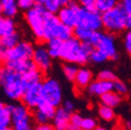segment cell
Masks as SVG:
<instances>
[{"instance_id":"1","label":"cell","mask_w":131,"mask_h":130,"mask_svg":"<svg viewBox=\"0 0 131 130\" xmlns=\"http://www.w3.org/2000/svg\"><path fill=\"white\" fill-rule=\"evenodd\" d=\"M94 48L95 47L91 43L80 42L76 38L72 37L62 41L58 57L68 62L83 64L89 60V56Z\"/></svg>"},{"instance_id":"2","label":"cell","mask_w":131,"mask_h":130,"mask_svg":"<svg viewBox=\"0 0 131 130\" xmlns=\"http://www.w3.org/2000/svg\"><path fill=\"white\" fill-rule=\"evenodd\" d=\"M0 85L9 100H21L25 92L22 75L6 66H0Z\"/></svg>"},{"instance_id":"3","label":"cell","mask_w":131,"mask_h":130,"mask_svg":"<svg viewBox=\"0 0 131 130\" xmlns=\"http://www.w3.org/2000/svg\"><path fill=\"white\" fill-rule=\"evenodd\" d=\"M73 37V29L62 24L56 15H47L44 22V35L43 41H48L50 39H59L60 41H66Z\"/></svg>"},{"instance_id":"4","label":"cell","mask_w":131,"mask_h":130,"mask_svg":"<svg viewBox=\"0 0 131 130\" xmlns=\"http://www.w3.org/2000/svg\"><path fill=\"white\" fill-rule=\"evenodd\" d=\"M127 13L121 4H118L113 8L102 13V27H104L109 32H119L125 27Z\"/></svg>"},{"instance_id":"5","label":"cell","mask_w":131,"mask_h":130,"mask_svg":"<svg viewBox=\"0 0 131 130\" xmlns=\"http://www.w3.org/2000/svg\"><path fill=\"white\" fill-rule=\"evenodd\" d=\"M49 13L43 7V5L36 3L35 6H32L28 10H26L25 19L27 24L29 25L30 29L34 32L35 37L43 41V35H44V22Z\"/></svg>"},{"instance_id":"6","label":"cell","mask_w":131,"mask_h":130,"mask_svg":"<svg viewBox=\"0 0 131 130\" xmlns=\"http://www.w3.org/2000/svg\"><path fill=\"white\" fill-rule=\"evenodd\" d=\"M13 130H34L29 108L22 103L9 105Z\"/></svg>"},{"instance_id":"7","label":"cell","mask_w":131,"mask_h":130,"mask_svg":"<svg viewBox=\"0 0 131 130\" xmlns=\"http://www.w3.org/2000/svg\"><path fill=\"white\" fill-rule=\"evenodd\" d=\"M77 26H81L88 28L92 31L100 30L102 28V18L101 14L96 8L88 9L84 7H81L78 10V20Z\"/></svg>"},{"instance_id":"8","label":"cell","mask_w":131,"mask_h":130,"mask_svg":"<svg viewBox=\"0 0 131 130\" xmlns=\"http://www.w3.org/2000/svg\"><path fill=\"white\" fill-rule=\"evenodd\" d=\"M42 99L54 107L59 106L62 99L61 88L57 80L49 78L42 82Z\"/></svg>"},{"instance_id":"9","label":"cell","mask_w":131,"mask_h":130,"mask_svg":"<svg viewBox=\"0 0 131 130\" xmlns=\"http://www.w3.org/2000/svg\"><path fill=\"white\" fill-rule=\"evenodd\" d=\"M79 8L80 6L75 0H70L67 5L60 7V9L57 13V18L62 24L73 29L77 26Z\"/></svg>"},{"instance_id":"10","label":"cell","mask_w":131,"mask_h":130,"mask_svg":"<svg viewBox=\"0 0 131 130\" xmlns=\"http://www.w3.org/2000/svg\"><path fill=\"white\" fill-rule=\"evenodd\" d=\"M35 48L29 42L20 41L16 46L7 50L6 61H15V60H27L32 58Z\"/></svg>"},{"instance_id":"11","label":"cell","mask_w":131,"mask_h":130,"mask_svg":"<svg viewBox=\"0 0 131 130\" xmlns=\"http://www.w3.org/2000/svg\"><path fill=\"white\" fill-rule=\"evenodd\" d=\"M21 100L28 108H36L42 99V82L31 84L25 89Z\"/></svg>"},{"instance_id":"12","label":"cell","mask_w":131,"mask_h":130,"mask_svg":"<svg viewBox=\"0 0 131 130\" xmlns=\"http://www.w3.org/2000/svg\"><path fill=\"white\" fill-rule=\"evenodd\" d=\"M96 49L102 52L107 59H117V48L114 43V38L110 34H102L99 42L95 46Z\"/></svg>"},{"instance_id":"13","label":"cell","mask_w":131,"mask_h":130,"mask_svg":"<svg viewBox=\"0 0 131 130\" xmlns=\"http://www.w3.org/2000/svg\"><path fill=\"white\" fill-rule=\"evenodd\" d=\"M31 59L36 68L41 72H48L51 67V56L49 55L47 48L43 46H40L34 50Z\"/></svg>"},{"instance_id":"14","label":"cell","mask_w":131,"mask_h":130,"mask_svg":"<svg viewBox=\"0 0 131 130\" xmlns=\"http://www.w3.org/2000/svg\"><path fill=\"white\" fill-rule=\"evenodd\" d=\"M112 81L97 79L89 84V93L94 96H102L103 94L112 91Z\"/></svg>"},{"instance_id":"15","label":"cell","mask_w":131,"mask_h":130,"mask_svg":"<svg viewBox=\"0 0 131 130\" xmlns=\"http://www.w3.org/2000/svg\"><path fill=\"white\" fill-rule=\"evenodd\" d=\"M5 66L8 67L9 69L14 70L19 74H24L32 69H36V66L32 59H27V60H15V61H5Z\"/></svg>"},{"instance_id":"16","label":"cell","mask_w":131,"mask_h":130,"mask_svg":"<svg viewBox=\"0 0 131 130\" xmlns=\"http://www.w3.org/2000/svg\"><path fill=\"white\" fill-rule=\"evenodd\" d=\"M70 117H71V112L68 110H66L62 107L56 108L55 113L53 117V123L56 128H64L67 129V127L70 124Z\"/></svg>"},{"instance_id":"17","label":"cell","mask_w":131,"mask_h":130,"mask_svg":"<svg viewBox=\"0 0 131 130\" xmlns=\"http://www.w3.org/2000/svg\"><path fill=\"white\" fill-rule=\"evenodd\" d=\"M93 79V74L90 70L88 69H78L76 76L74 78V81L78 88L83 89L85 86H88Z\"/></svg>"},{"instance_id":"18","label":"cell","mask_w":131,"mask_h":130,"mask_svg":"<svg viewBox=\"0 0 131 130\" xmlns=\"http://www.w3.org/2000/svg\"><path fill=\"white\" fill-rule=\"evenodd\" d=\"M16 32V24L13 18L0 16V38Z\"/></svg>"},{"instance_id":"19","label":"cell","mask_w":131,"mask_h":130,"mask_svg":"<svg viewBox=\"0 0 131 130\" xmlns=\"http://www.w3.org/2000/svg\"><path fill=\"white\" fill-rule=\"evenodd\" d=\"M1 2V13L3 16L8 18H14L17 16L19 7L17 4V0H0Z\"/></svg>"},{"instance_id":"20","label":"cell","mask_w":131,"mask_h":130,"mask_svg":"<svg viewBox=\"0 0 131 130\" xmlns=\"http://www.w3.org/2000/svg\"><path fill=\"white\" fill-rule=\"evenodd\" d=\"M100 97H101L102 104L106 105V106H109L111 108L117 107L121 103V101H122L121 96L119 94H117L116 92H112V91H109V92L103 94Z\"/></svg>"},{"instance_id":"21","label":"cell","mask_w":131,"mask_h":130,"mask_svg":"<svg viewBox=\"0 0 131 130\" xmlns=\"http://www.w3.org/2000/svg\"><path fill=\"white\" fill-rule=\"evenodd\" d=\"M22 78L24 81V84L25 86H29L31 84H35L38 82H42V72L40 70L36 69H32L24 74H22Z\"/></svg>"},{"instance_id":"22","label":"cell","mask_w":131,"mask_h":130,"mask_svg":"<svg viewBox=\"0 0 131 130\" xmlns=\"http://www.w3.org/2000/svg\"><path fill=\"white\" fill-rule=\"evenodd\" d=\"M61 44H62V41H60L59 39H50L47 41V50L49 55L51 56V58L58 57Z\"/></svg>"},{"instance_id":"23","label":"cell","mask_w":131,"mask_h":130,"mask_svg":"<svg viewBox=\"0 0 131 130\" xmlns=\"http://www.w3.org/2000/svg\"><path fill=\"white\" fill-rule=\"evenodd\" d=\"M20 42V36L17 32H14L8 36H4L0 38V46L4 47L5 49H10Z\"/></svg>"},{"instance_id":"24","label":"cell","mask_w":131,"mask_h":130,"mask_svg":"<svg viewBox=\"0 0 131 130\" xmlns=\"http://www.w3.org/2000/svg\"><path fill=\"white\" fill-rule=\"evenodd\" d=\"M37 2L43 5V7L48 13L53 14V15H56L61 7L58 0H37Z\"/></svg>"},{"instance_id":"25","label":"cell","mask_w":131,"mask_h":130,"mask_svg":"<svg viewBox=\"0 0 131 130\" xmlns=\"http://www.w3.org/2000/svg\"><path fill=\"white\" fill-rule=\"evenodd\" d=\"M92 34H93L92 30L84 28V27H81V26H76L73 28L74 38H76L80 42H89Z\"/></svg>"},{"instance_id":"26","label":"cell","mask_w":131,"mask_h":130,"mask_svg":"<svg viewBox=\"0 0 131 130\" xmlns=\"http://www.w3.org/2000/svg\"><path fill=\"white\" fill-rule=\"evenodd\" d=\"M119 0H96L95 8L100 14L105 13L118 5Z\"/></svg>"},{"instance_id":"27","label":"cell","mask_w":131,"mask_h":130,"mask_svg":"<svg viewBox=\"0 0 131 130\" xmlns=\"http://www.w3.org/2000/svg\"><path fill=\"white\" fill-rule=\"evenodd\" d=\"M12 126V115L9 105L4 106L0 109V129Z\"/></svg>"},{"instance_id":"28","label":"cell","mask_w":131,"mask_h":130,"mask_svg":"<svg viewBox=\"0 0 131 130\" xmlns=\"http://www.w3.org/2000/svg\"><path fill=\"white\" fill-rule=\"evenodd\" d=\"M36 108H37L38 110H40V111L43 113V115H45L49 121L53 119L54 113H55V109H56V107H54L53 105L47 103V102L44 101V100H42Z\"/></svg>"},{"instance_id":"29","label":"cell","mask_w":131,"mask_h":130,"mask_svg":"<svg viewBox=\"0 0 131 130\" xmlns=\"http://www.w3.org/2000/svg\"><path fill=\"white\" fill-rule=\"evenodd\" d=\"M99 116L105 122H111L114 120V117H116L113 108L106 106V105H103V104L99 107Z\"/></svg>"},{"instance_id":"30","label":"cell","mask_w":131,"mask_h":130,"mask_svg":"<svg viewBox=\"0 0 131 130\" xmlns=\"http://www.w3.org/2000/svg\"><path fill=\"white\" fill-rule=\"evenodd\" d=\"M62 70H63V74L66 75V77L71 81H74V78H75L76 73L78 71V68L75 66L74 63H72V62L66 63L62 67Z\"/></svg>"},{"instance_id":"31","label":"cell","mask_w":131,"mask_h":130,"mask_svg":"<svg viewBox=\"0 0 131 130\" xmlns=\"http://www.w3.org/2000/svg\"><path fill=\"white\" fill-rule=\"evenodd\" d=\"M89 59H91L93 62H96V63H101V62H104L107 58L102 52H100L98 49L94 48V50L91 52L89 56Z\"/></svg>"},{"instance_id":"32","label":"cell","mask_w":131,"mask_h":130,"mask_svg":"<svg viewBox=\"0 0 131 130\" xmlns=\"http://www.w3.org/2000/svg\"><path fill=\"white\" fill-rule=\"evenodd\" d=\"M112 90H114V92H116L117 94L119 95H124L127 93V85L123 82V81H120V80H114L112 82Z\"/></svg>"},{"instance_id":"33","label":"cell","mask_w":131,"mask_h":130,"mask_svg":"<svg viewBox=\"0 0 131 130\" xmlns=\"http://www.w3.org/2000/svg\"><path fill=\"white\" fill-rule=\"evenodd\" d=\"M80 128L82 130H94L96 128V121L92 118H84L81 121Z\"/></svg>"},{"instance_id":"34","label":"cell","mask_w":131,"mask_h":130,"mask_svg":"<svg viewBox=\"0 0 131 130\" xmlns=\"http://www.w3.org/2000/svg\"><path fill=\"white\" fill-rule=\"evenodd\" d=\"M98 79L100 80H105V81H113L117 79L116 75H114L111 71L109 70H104V71H101L99 74H98Z\"/></svg>"},{"instance_id":"35","label":"cell","mask_w":131,"mask_h":130,"mask_svg":"<svg viewBox=\"0 0 131 130\" xmlns=\"http://www.w3.org/2000/svg\"><path fill=\"white\" fill-rule=\"evenodd\" d=\"M37 3V0H17L18 7L23 10H28L32 6H35Z\"/></svg>"},{"instance_id":"36","label":"cell","mask_w":131,"mask_h":130,"mask_svg":"<svg viewBox=\"0 0 131 130\" xmlns=\"http://www.w3.org/2000/svg\"><path fill=\"white\" fill-rule=\"evenodd\" d=\"M34 119H35V121L38 124H46V123L49 122V120L47 119V117L45 115H43V113L40 110H38L37 108H36V111L34 113Z\"/></svg>"},{"instance_id":"37","label":"cell","mask_w":131,"mask_h":130,"mask_svg":"<svg viewBox=\"0 0 131 130\" xmlns=\"http://www.w3.org/2000/svg\"><path fill=\"white\" fill-rule=\"evenodd\" d=\"M82 117H81L79 113H71V117H70V124L71 125H74V126H77V127H80V124H81V121H82Z\"/></svg>"},{"instance_id":"38","label":"cell","mask_w":131,"mask_h":130,"mask_svg":"<svg viewBox=\"0 0 131 130\" xmlns=\"http://www.w3.org/2000/svg\"><path fill=\"white\" fill-rule=\"evenodd\" d=\"M101 36H102V32H101V31H99V30L93 31V34H92V36H91V38H90L89 43H91V44L95 47V46L98 44V42H99Z\"/></svg>"},{"instance_id":"39","label":"cell","mask_w":131,"mask_h":130,"mask_svg":"<svg viewBox=\"0 0 131 130\" xmlns=\"http://www.w3.org/2000/svg\"><path fill=\"white\" fill-rule=\"evenodd\" d=\"M78 2L81 5V7H84L88 9H93V8H95L96 0H78Z\"/></svg>"},{"instance_id":"40","label":"cell","mask_w":131,"mask_h":130,"mask_svg":"<svg viewBox=\"0 0 131 130\" xmlns=\"http://www.w3.org/2000/svg\"><path fill=\"white\" fill-rule=\"evenodd\" d=\"M125 48L127 53L131 56V31L128 32L125 37Z\"/></svg>"},{"instance_id":"41","label":"cell","mask_w":131,"mask_h":130,"mask_svg":"<svg viewBox=\"0 0 131 130\" xmlns=\"http://www.w3.org/2000/svg\"><path fill=\"white\" fill-rule=\"evenodd\" d=\"M34 130H55V127L50 125V124H48V123H46V124H38L34 128Z\"/></svg>"},{"instance_id":"42","label":"cell","mask_w":131,"mask_h":130,"mask_svg":"<svg viewBox=\"0 0 131 130\" xmlns=\"http://www.w3.org/2000/svg\"><path fill=\"white\" fill-rule=\"evenodd\" d=\"M127 14H131V0H121L120 3Z\"/></svg>"},{"instance_id":"43","label":"cell","mask_w":131,"mask_h":130,"mask_svg":"<svg viewBox=\"0 0 131 130\" xmlns=\"http://www.w3.org/2000/svg\"><path fill=\"white\" fill-rule=\"evenodd\" d=\"M7 57V49L0 46V62H5Z\"/></svg>"},{"instance_id":"44","label":"cell","mask_w":131,"mask_h":130,"mask_svg":"<svg viewBox=\"0 0 131 130\" xmlns=\"http://www.w3.org/2000/svg\"><path fill=\"white\" fill-rule=\"evenodd\" d=\"M62 108H64L66 110H68L69 112H72L73 109H74V104L71 101H64L63 105H62Z\"/></svg>"},{"instance_id":"45","label":"cell","mask_w":131,"mask_h":130,"mask_svg":"<svg viewBox=\"0 0 131 130\" xmlns=\"http://www.w3.org/2000/svg\"><path fill=\"white\" fill-rule=\"evenodd\" d=\"M125 27H126V28H128V29H131V14H127Z\"/></svg>"},{"instance_id":"46","label":"cell","mask_w":131,"mask_h":130,"mask_svg":"<svg viewBox=\"0 0 131 130\" xmlns=\"http://www.w3.org/2000/svg\"><path fill=\"white\" fill-rule=\"evenodd\" d=\"M67 130H82L80 127H77V126H74V125H71L69 124V126L67 127Z\"/></svg>"},{"instance_id":"47","label":"cell","mask_w":131,"mask_h":130,"mask_svg":"<svg viewBox=\"0 0 131 130\" xmlns=\"http://www.w3.org/2000/svg\"><path fill=\"white\" fill-rule=\"evenodd\" d=\"M58 1H59V3H60L61 6H64V5L68 4V2L70 1V0H58Z\"/></svg>"},{"instance_id":"48","label":"cell","mask_w":131,"mask_h":130,"mask_svg":"<svg viewBox=\"0 0 131 130\" xmlns=\"http://www.w3.org/2000/svg\"><path fill=\"white\" fill-rule=\"evenodd\" d=\"M94 130H107V129H105V128H103V127H96Z\"/></svg>"},{"instance_id":"49","label":"cell","mask_w":131,"mask_h":130,"mask_svg":"<svg viewBox=\"0 0 131 130\" xmlns=\"http://www.w3.org/2000/svg\"><path fill=\"white\" fill-rule=\"evenodd\" d=\"M4 106H5V105H4V103H3L1 100H0V109H2Z\"/></svg>"},{"instance_id":"50","label":"cell","mask_w":131,"mask_h":130,"mask_svg":"<svg viewBox=\"0 0 131 130\" xmlns=\"http://www.w3.org/2000/svg\"><path fill=\"white\" fill-rule=\"evenodd\" d=\"M0 130H13L10 127H6V128H2V129H0Z\"/></svg>"},{"instance_id":"51","label":"cell","mask_w":131,"mask_h":130,"mask_svg":"<svg viewBox=\"0 0 131 130\" xmlns=\"http://www.w3.org/2000/svg\"><path fill=\"white\" fill-rule=\"evenodd\" d=\"M55 130H67V129H64V128H56Z\"/></svg>"},{"instance_id":"52","label":"cell","mask_w":131,"mask_h":130,"mask_svg":"<svg viewBox=\"0 0 131 130\" xmlns=\"http://www.w3.org/2000/svg\"><path fill=\"white\" fill-rule=\"evenodd\" d=\"M0 13H1V2H0Z\"/></svg>"},{"instance_id":"53","label":"cell","mask_w":131,"mask_h":130,"mask_svg":"<svg viewBox=\"0 0 131 130\" xmlns=\"http://www.w3.org/2000/svg\"><path fill=\"white\" fill-rule=\"evenodd\" d=\"M129 93H130V94H129V95H130V97H131V90H130V92H129Z\"/></svg>"}]
</instances>
